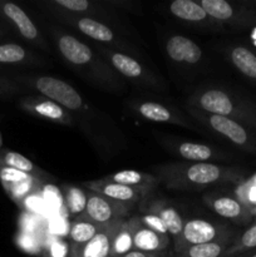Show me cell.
Here are the masks:
<instances>
[{"instance_id":"obj_1","label":"cell","mask_w":256,"mask_h":257,"mask_svg":"<svg viewBox=\"0 0 256 257\" xmlns=\"http://www.w3.org/2000/svg\"><path fill=\"white\" fill-rule=\"evenodd\" d=\"M158 178L166 187L180 191H198L225 183H240L243 172L211 162L168 163L158 167Z\"/></svg>"},{"instance_id":"obj_2","label":"cell","mask_w":256,"mask_h":257,"mask_svg":"<svg viewBox=\"0 0 256 257\" xmlns=\"http://www.w3.org/2000/svg\"><path fill=\"white\" fill-rule=\"evenodd\" d=\"M190 108L231 118L246 127L256 128V105L217 88L198 90L188 99Z\"/></svg>"},{"instance_id":"obj_3","label":"cell","mask_w":256,"mask_h":257,"mask_svg":"<svg viewBox=\"0 0 256 257\" xmlns=\"http://www.w3.org/2000/svg\"><path fill=\"white\" fill-rule=\"evenodd\" d=\"M57 45L62 57L69 64L77 68L89 67L90 74L94 75L95 78H100L107 83L115 80L114 75L109 72V68L98 58H95L93 50L73 35L59 34V37H57Z\"/></svg>"},{"instance_id":"obj_4","label":"cell","mask_w":256,"mask_h":257,"mask_svg":"<svg viewBox=\"0 0 256 257\" xmlns=\"http://www.w3.org/2000/svg\"><path fill=\"white\" fill-rule=\"evenodd\" d=\"M235 237V232L228 226L211 222L203 218H191L185 221L182 233L175 241V252L178 255L191 246L233 240Z\"/></svg>"},{"instance_id":"obj_5","label":"cell","mask_w":256,"mask_h":257,"mask_svg":"<svg viewBox=\"0 0 256 257\" xmlns=\"http://www.w3.org/2000/svg\"><path fill=\"white\" fill-rule=\"evenodd\" d=\"M188 113L197 122L225 137L236 147L242 148L246 152L256 151L255 135L251 131H248L246 125L241 124L237 120L222 117V115L210 114V113H205L202 110L195 109V108H188Z\"/></svg>"},{"instance_id":"obj_6","label":"cell","mask_w":256,"mask_h":257,"mask_svg":"<svg viewBox=\"0 0 256 257\" xmlns=\"http://www.w3.org/2000/svg\"><path fill=\"white\" fill-rule=\"evenodd\" d=\"M34 87L42 93L43 97L53 100L64 109L80 110L84 107V102L78 90L64 80L44 75L34 80Z\"/></svg>"},{"instance_id":"obj_7","label":"cell","mask_w":256,"mask_h":257,"mask_svg":"<svg viewBox=\"0 0 256 257\" xmlns=\"http://www.w3.org/2000/svg\"><path fill=\"white\" fill-rule=\"evenodd\" d=\"M128 215V205L109 200L102 195L87 191V207L84 216L99 226H107L123 220Z\"/></svg>"},{"instance_id":"obj_8","label":"cell","mask_w":256,"mask_h":257,"mask_svg":"<svg viewBox=\"0 0 256 257\" xmlns=\"http://www.w3.org/2000/svg\"><path fill=\"white\" fill-rule=\"evenodd\" d=\"M200 5L208 17L217 23L233 27H251L256 24V12L238 9L226 0H201Z\"/></svg>"},{"instance_id":"obj_9","label":"cell","mask_w":256,"mask_h":257,"mask_svg":"<svg viewBox=\"0 0 256 257\" xmlns=\"http://www.w3.org/2000/svg\"><path fill=\"white\" fill-rule=\"evenodd\" d=\"M133 238V250L143 252H162L170 247L171 237L161 235L143 225L138 216H133L128 220Z\"/></svg>"},{"instance_id":"obj_10","label":"cell","mask_w":256,"mask_h":257,"mask_svg":"<svg viewBox=\"0 0 256 257\" xmlns=\"http://www.w3.org/2000/svg\"><path fill=\"white\" fill-rule=\"evenodd\" d=\"M124 220L125 218H123L103 226L99 232L87 243L78 247H70L69 257H109L113 238Z\"/></svg>"},{"instance_id":"obj_11","label":"cell","mask_w":256,"mask_h":257,"mask_svg":"<svg viewBox=\"0 0 256 257\" xmlns=\"http://www.w3.org/2000/svg\"><path fill=\"white\" fill-rule=\"evenodd\" d=\"M206 201L213 210V212L217 213L222 218L232 221V222L246 225L253 218L252 210L243 205L237 197H233L231 195L212 193L206 197Z\"/></svg>"},{"instance_id":"obj_12","label":"cell","mask_w":256,"mask_h":257,"mask_svg":"<svg viewBox=\"0 0 256 257\" xmlns=\"http://www.w3.org/2000/svg\"><path fill=\"white\" fill-rule=\"evenodd\" d=\"M103 54L108 58L110 65L123 77L128 79H133L136 82H141L145 85H158V80L152 77L150 72L141 64L138 60L132 58L128 54H123L119 52H112V50L103 49Z\"/></svg>"},{"instance_id":"obj_13","label":"cell","mask_w":256,"mask_h":257,"mask_svg":"<svg viewBox=\"0 0 256 257\" xmlns=\"http://www.w3.org/2000/svg\"><path fill=\"white\" fill-rule=\"evenodd\" d=\"M84 187L88 188V191L104 196V197L115 201V202L125 203V205L140 202L148 192L147 190H143V188L130 187V186L119 185V183L108 182L103 178L98 181L85 182Z\"/></svg>"},{"instance_id":"obj_14","label":"cell","mask_w":256,"mask_h":257,"mask_svg":"<svg viewBox=\"0 0 256 257\" xmlns=\"http://www.w3.org/2000/svg\"><path fill=\"white\" fill-rule=\"evenodd\" d=\"M168 57L181 64H197L202 58V49L192 39L183 35H172L166 40Z\"/></svg>"},{"instance_id":"obj_15","label":"cell","mask_w":256,"mask_h":257,"mask_svg":"<svg viewBox=\"0 0 256 257\" xmlns=\"http://www.w3.org/2000/svg\"><path fill=\"white\" fill-rule=\"evenodd\" d=\"M136 112L145 119L150 120V122H157V123H171V124L182 125V127L192 128V125L188 122H186L182 117L171 110L170 108L165 107L163 104L157 102H151V100H146V102H141L136 105Z\"/></svg>"},{"instance_id":"obj_16","label":"cell","mask_w":256,"mask_h":257,"mask_svg":"<svg viewBox=\"0 0 256 257\" xmlns=\"http://www.w3.org/2000/svg\"><path fill=\"white\" fill-rule=\"evenodd\" d=\"M27 108L43 119L65 125H70L73 123L72 115L67 112V109L45 97L32 98L28 102Z\"/></svg>"},{"instance_id":"obj_17","label":"cell","mask_w":256,"mask_h":257,"mask_svg":"<svg viewBox=\"0 0 256 257\" xmlns=\"http://www.w3.org/2000/svg\"><path fill=\"white\" fill-rule=\"evenodd\" d=\"M80 33L87 35L90 39L105 44H119V42L115 40V35L109 27L104 25L98 20L92 19L88 17L70 18L69 20Z\"/></svg>"},{"instance_id":"obj_18","label":"cell","mask_w":256,"mask_h":257,"mask_svg":"<svg viewBox=\"0 0 256 257\" xmlns=\"http://www.w3.org/2000/svg\"><path fill=\"white\" fill-rule=\"evenodd\" d=\"M227 57L231 64L247 79L256 84V50L245 45L228 48Z\"/></svg>"},{"instance_id":"obj_19","label":"cell","mask_w":256,"mask_h":257,"mask_svg":"<svg viewBox=\"0 0 256 257\" xmlns=\"http://www.w3.org/2000/svg\"><path fill=\"white\" fill-rule=\"evenodd\" d=\"M168 10L177 19L193 23V24L208 25L212 20L201 7L200 3L192 2V0H175L168 5Z\"/></svg>"},{"instance_id":"obj_20","label":"cell","mask_w":256,"mask_h":257,"mask_svg":"<svg viewBox=\"0 0 256 257\" xmlns=\"http://www.w3.org/2000/svg\"><path fill=\"white\" fill-rule=\"evenodd\" d=\"M148 212L155 213L156 216H158L162 220L166 228H167L168 235H170V237L173 238V242L180 237L181 233H182L185 221H183V218L181 217V215L175 207L165 202H155L150 206Z\"/></svg>"},{"instance_id":"obj_21","label":"cell","mask_w":256,"mask_h":257,"mask_svg":"<svg viewBox=\"0 0 256 257\" xmlns=\"http://www.w3.org/2000/svg\"><path fill=\"white\" fill-rule=\"evenodd\" d=\"M176 152L183 160L192 161V162H208L211 160H217V158L222 157L218 151L213 150L210 146L193 142L177 143Z\"/></svg>"},{"instance_id":"obj_22","label":"cell","mask_w":256,"mask_h":257,"mask_svg":"<svg viewBox=\"0 0 256 257\" xmlns=\"http://www.w3.org/2000/svg\"><path fill=\"white\" fill-rule=\"evenodd\" d=\"M100 228L102 226L90 221L84 215L77 217L74 222L70 225L69 233H68L70 240V247H78V246L87 243L99 232Z\"/></svg>"},{"instance_id":"obj_23","label":"cell","mask_w":256,"mask_h":257,"mask_svg":"<svg viewBox=\"0 0 256 257\" xmlns=\"http://www.w3.org/2000/svg\"><path fill=\"white\" fill-rule=\"evenodd\" d=\"M103 180L108 181V182H114L119 183V185L130 186V187H137L143 188V190L150 191L152 186H155L158 182L156 177L148 173L140 172V171H133V170H125L120 171V172L110 175L108 177H104Z\"/></svg>"},{"instance_id":"obj_24","label":"cell","mask_w":256,"mask_h":257,"mask_svg":"<svg viewBox=\"0 0 256 257\" xmlns=\"http://www.w3.org/2000/svg\"><path fill=\"white\" fill-rule=\"evenodd\" d=\"M4 13L9 19H12L13 22H14V24L17 25L18 29H19L20 34H22L25 39H40L39 30H38V28L33 24L30 18L25 14V12L22 8L13 4V3H8V4L4 5Z\"/></svg>"},{"instance_id":"obj_25","label":"cell","mask_w":256,"mask_h":257,"mask_svg":"<svg viewBox=\"0 0 256 257\" xmlns=\"http://www.w3.org/2000/svg\"><path fill=\"white\" fill-rule=\"evenodd\" d=\"M253 250H256V222L233 238L223 257H238Z\"/></svg>"},{"instance_id":"obj_26","label":"cell","mask_w":256,"mask_h":257,"mask_svg":"<svg viewBox=\"0 0 256 257\" xmlns=\"http://www.w3.org/2000/svg\"><path fill=\"white\" fill-rule=\"evenodd\" d=\"M231 242L232 240H226L191 246L176 257H223Z\"/></svg>"},{"instance_id":"obj_27","label":"cell","mask_w":256,"mask_h":257,"mask_svg":"<svg viewBox=\"0 0 256 257\" xmlns=\"http://www.w3.org/2000/svg\"><path fill=\"white\" fill-rule=\"evenodd\" d=\"M85 207H87V192L74 186H67L64 191L65 212L79 217L84 215Z\"/></svg>"},{"instance_id":"obj_28","label":"cell","mask_w":256,"mask_h":257,"mask_svg":"<svg viewBox=\"0 0 256 257\" xmlns=\"http://www.w3.org/2000/svg\"><path fill=\"white\" fill-rule=\"evenodd\" d=\"M133 250V238L132 232H131L128 220L123 221L119 230L115 233L112 242V250H110V256L112 257H123L128 252Z\"/></svg>"},{"instance_id":"obj_29","label":"cell","mask_w":256,"mask_h":257,"mask_svg":"<svg viewBox=\"0 0 256 257\" xmlns=\"http://www.w3.org/2000/svg\"><path fill=\"white\" fill-rule=\"evenodd\" d=\"M4 162L7 167L14 168V170L28 173V175L34 176L40 172L39 168L35 167V165L29 158L24 157V156L19 155L17 152H8L4 157Z\"/></svg>"},{"instance_id":"obj_30","label":"cell","mask_w":256,"mask_h":257,"mask_svg":"<svg viewBox=\"0 0 256 257\" xmlns=\"http://www.w3.org/2000/svg\"><path fill=\"white\" fill-rule=\"evenodd\" d=\"M27 57V52L18 44L0 45V62L2 63H19Z\"/></svg>"},{"instance_id":"obj_31","label":"cell","mask_w":256,"mask_h":257,"mask_svg":"<svg viewBox=\"0 0 256 257\" xmlns=\"http://www.w3.org/2000/svg\"><path fill=\"white\" fill-rule=\"evenodd\" d=\"M43 200H44L45 206H48L52 210L57 211V212H60L62 210H65L64 208V197L62 196L60 191L58 190L54 186H45L43 188Z\"/></svg>"},{"instance_id":"obj_32","label":"cell","mask_w":256,"mask_h":257,"mask_svg":"<svg viewBox=\"0 0 256 257\" xmlns=\"http://www.w3.org/2000/svg\"><path fill=\"white\" fill-rule=\"evenodd\" d=\"M34 176L32 175H28V173L24 172H20V171L14 170V168H10V167H4L0 170V178H2L3 182L7 185V187L13 185H17V183L20 182H24V181L30 180L33 178Z\"/></svg>"},{"instance_id":"obj_33","label":"cell","mask_w":256,"mask_h":257,"mask_svg":"<svg viewBox=\"0 0 256 257\" xmlns=\"http://www.w3.org/2000/svg\"><path fill=\"white\" fill-rule=\"evenodd\" d=\"M53 3L57 7L62 8L63 10L77 13V14L78 13L90 12V8H92V3L88 2V0H54Z\"/></svg>"},{"instance_id":"obj_34","label":"cell","mask_w":256,"mask_h":257,"mask_svg":"<svg viewBox=\"0 0 256 257\" xmlns=\"http://www.w3.org/2000/svg\"><path fill=\"white\" fill-rule=\"evenodd\" d=\"M18 242H19V246L25 251V252L29 253H39L42 251V246H40L39 238H37V236L32 232H24L19 236L18 238Z\"/></svg>"},{"instance_id":"obj_35","label":"cell","mask_w":256,"mask_h":257,"mask_svg":"<svg viewBox=\"0 0 256 257\" xmlns=\"http://www.w3.org/2000/svg\"><path fill=\"white\" fill-rule=\"evenodd\" d=\"M137 216H138V218H140L141 222H142L145 226H147L148 228H151V230L161 233V235L170 236L168 235L167 228H166L165 223H163L162 220H161L158 216H156L155 213L146 212V213H143V215H137Z\"/></svg>"},{"instance_id":"obj_36","label":"cell","mask_w":256,"mask_h":257,"mask_svg":"<svg viewBox=\"0 0 256 257\" xmlns=\"http://www.w3.org/2000/svg\"><path fill=\"white\" fill-rule=\"evenodd\" d=\"M47 257H68L70 255V248L60 238H54L47 245Z\"/></svg>"},{"instance_id":"obj_37","label":"cell","mask_w":256,"mask_h":257,"mask_svg":"<svg viewBox=\"0 0 256 257\" xmlns=\"http://www.w3.org/2000/svg\"><path fill=\"white\" fill-rule=\"evenodd\" d=\"M25 203V207L29 212L32 213H40L44 211L45 207V202L43 200V196L42 195H38L37 192L32 193V195L28 196L27 198L24 200Z\"/></svg>"},{"instance_id":"obj_38","label":"cell","mask_w":256,"mask_h":257,"mask_svg":"<svg viewBox=\"0 0 256 257\" xmlns=\"http://www.w3.org/2000/svg\"><path fill=\"white\" fill-rule=\"evenodd\" d=\"M50 228H52L53 232L58 233V235H65V233H69V227H68L67 222H65L64 218H63L60 215L50 221Z\"/></svg>"},{"instance_id":"obj_39","label":"cell","mask_w":256,"mask_h":257,"mask_svg":"<svg viewBox=\"0 0 256 257\" xmlns=\"http://www.w3.org/2000/svg\"><path fill=\"white\" fill-rule=\"evenodd\" d=\"M123 257H168V252L167 251H162V252H143V251L132 250Z\"/></svg>"},{"instance_id":"obj_40","label":"cell","mask_w":256,"mask_h":257,"mask_svg":"<svg viewBox=\"0 0 256 257\" xmlns=\"http://www.w3.org/2000/svg\"><path fill=\"white\" fill-rule=\"evenodd\" d=\"M238 257H256V250L251 251V252H247V253H243V255H241Z\"/></svg>"},{"instance_id":"obj_41","label":"cell","mask_w":256,"mask_h":257,"mask_svg":"<svg viewBox=\"0 0 256 257\" xmlns=\"http://www.w3.org/2000/svg\"><path fill=\"white\" fill-rule=\"evenodd\" d=\"M251 37H252V42L256 47V27L252 29V35H251Z\"/></svg>"},{"instance_id":"obj_42","label":"cell","mask_w":256,"mask_h":257,"mask_svg":"<svg viewBox=\"0 0 256 257\" xmlns=\"http://www.w3.org/2000/svg\"><path fill=\"white\" fill-rule=\"evenodd\" d=\"M252 182H253V183H256V177H255V180H253V181H252Z\"/></svg>"},{"instance_id":"obj_43","label":"cell","mask_w":256,"mask_h":257,"mask_svg":"<svg viewBox=\"0 0 256 257\" xmlns=\"http://www.w3.org/2000/svg\"><path fill=\"white\" fill-rule=\"evenodd\" d=\"M255 5H256V3H255Z\"/></svg>"},{"instance_id":"obj_44","label":"cell","mask_w":256,"mask_h":257,"mask_svg":"<svg viewBox=\"0 0 256 257\" xmlns=\"http://www.w3.org/2000/svg\"><path fill=\"white\" fill-rule=\"evenodd\" d=\"M109 257H112V256H109Z\"/></svg>"}]
</instances>
